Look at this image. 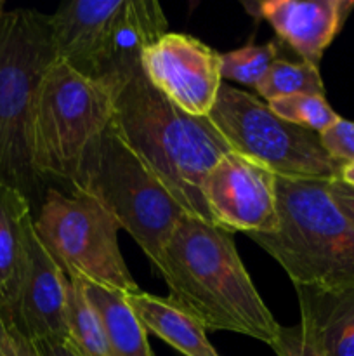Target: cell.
Wrapping results in <instances>:
<instances>
[{
  "label": "cell",
  "instance_id": "cell-1",
  "mask_svg": "<svg viewBox=\"0 0 354 356\" xmlns=\"http://www.w3.org/2000/svg\"><path fill=\"white\" fill-rule=\"evenodd\" d=\"M155 268L169 287L167 299L205 330H228L271 346L280 323L224 229L186 214L163 245Z\"/></svg>",
  "mask_w": 354,
  "mask_h": 356
},
{
  "label": "cell",
  "instance_id": "cell-14",
  "mask_svg": "<svg viewBox=\"0 0 354 356\" xmlns=\"http://www.w3.org/2000/svg\"><path fill=\"white\" fill-rule=\"evenodd\" d=\"M124 0H75L51 14L59 61L87 79H96L104 42Z\"/></svg>",
  "mask_w": 354,
  "mask_h": 356
},
{
  "label": "cell",
  "instance_id": "cell-9",
  "mask_svg": "<svg viewBox=\"0 0 354 356\" xmlns=\"http://www.w3.org/2000/svg\"><path fill=\"white\" fill-rule=\"evenodd\" d=\"M144 79L174 106L191 117H207L222 87L221 54L186 33H169L141 56Z\"/></svg>",
  "mask_w": 354,
  "mask_h": 356
},
{
  "label": "cell",
  "instance_id": "cell-15",
  "mask_svg": "<svg viewBox=\"0 0 354 356\" xmlns=\"http://www.w3.org/2000/svg\"><path fill=\"white\" fill-rule=\"evenodd\" d=\"M301 325L323 356H354V282L297 285Z\"/></svg>",
  "mask_w": 354,
  "mask_h": 356
},
{
  "label": "cell",
  "instance_id": "cell-11",
  "mask_svg": "<svg viewBox=\"0 0 354 356\" xmlns=\"http://www.w3.org/2000/svg\"><path fill=\"white\" fill-rule=\"evenodd\" d=\"M66 285L68 275L42 245L31 221L16 285L0 308L9 329L31 343L68 337Z\"/></svg>",
  "mask_w": 354,
  "mask_h": 356
},
{
  "label": "cell",
  "instance_id": "cell-2",
  "mask_svg": "<svg viewBox=\"0 0 354 356\" xmlns=\"http://www.w3.org/2000/svg\"><path fill=\"white\" fill-rule=\"evenodd\" d=\"M113 124L180 209L214 225L203 181L215 162L233 149L210 120L174 106L141 72L115 94Z\"/></svg>",
  "mask_w": 354,
  "mask_h": 356
},
{
  "label": "cell",
  "instance_id": "cell-26",
  "mask_svg": "<svg viewBox=\"0 0 354 356\" xmlns=\"http://www.w3.org/2000/svg\"><path fill=\"white\" fill-rule=\"evenodd\" d=\"M37 346L38 353L42 356H83L75 348V344L68 339V337H61V339H45L33 343Z\"/></svg>",
  "mask_w": 354,
  "mask_h": 356
},
{
  "label": "cell",
  "instance_id": "cell-6",
  "mask_svg": "<svg viewBox=\"0 0 354 356\" xmlns=\"http://www.w3.org/2000/svg\"><path fill=\"white\" fill-rule=\"evenodd\" d=\"M113 115V90L56 59L38 86L30 115L28 145L35 172L71 184L87 148Z\"/></svg>",
  "mask_w": 354,
  "mask_h": 356
},
{
  "label": "cell",
  "instance_id": "cell-3",
  "mask_svg": "<svg viewBox=\"0 0 354 356\" xmlns=\"http://www.w3.org/2000/svg\"><path fill=\"white\" fill-rule=\"evenodd\" d=\"M328 183L276 177L280 226L248 235L294 287L354 282V225L333 202Z\"/></svg>",
  "mask_w": 354,
  "mask_h": 356
},
{
  "label": "cell",
  "instance_id": "cell-24",
  "mask_svg": "<svg viewBox=\"0 0 354 356\" xmlns=\"http://www.w3.org/2000/svg\"><path fill=\"white\" fill-rule=\"evenodd\" d=\"M271 348L276 356H323L311 343L301 323L290 327L280 325Z\"/></svg>",
  "mask_w": 354,
  "mask_h": 356
},
{
  "label": "cell",
  "instance_id": "cell-17",
  "mask_svg": "<svg viewBox=\"0 0 354 356\" xmlns=\"http://www.w3.org/2000/svg\"><path fill=\"white\" fill-rule=\"evenodd\" d=\"M80 280L90 305L103 322L108 356H153L148 332L128 305L127 294L82 277Z\"/></svg>",
  "mask_w": 354,
  "mask_h": 356
},
{
  "label": "cell",
  "instance_id": "cell-23",
  "mask_svg": "<svg viewBox=\"0 0 354 356\" xmlns=\"http://www.w3.org/2000/svg\"><path fill=\"white\" fill-rule=\"evenodd\" d=\"M325 152L340 165L354 162V122L340 117L332 127L319 134Z\"/></svg>",
  "mask_w": 354,
  "mask_h": 356
},
{
  "label": "cell",
  "instance_id": "cell-16",
  "mask_svg": "<svg viewBox=\"0 0 354 356\" xmlns=\"http://www.w3.org/2000/svg\"><path fill=\"white\" fill-rule=\"evenodd\" d=\"M127 301L146 332L155 334L184 356H221L212 346L207 330L169 299L148 292L127 294Z\"/></svg>",
  "mask_w": 354,
  "mask_h": 356
},
{
  "label": "cell",
  "instance_id": "cell-7",
  "mask_svg": "<svg viewBox=\"0 0 354 356\" xmlns=\"http://www.w3.org/2000/svg\"><path fill=\"white\" fill-rule=\"evenodd\" d=\"M207 118L233 152L276 177L339 179L342 165L325 152L319 134L281 120L253 94L222 83Z\"/></svg>",
  "mask_w": 354,
  "mask_h": 356
},
{
  "label": "cell",
  "instance_id": "cell-25",
  "mask_svg": "<svg viewBox=\"0 0 354 356\" xmlns=\"http://www.w3.org/2000/svg\"><path fill=\"white\" fill-rule=\"evenodd\" d=\"M330 195H332L333 202L337 207L344 212L347 219L354 225V188L347 186L340 179H333L328 183Z\"/></svg>",
  "mask_w": 354,
  "mask_h": 356
},
{
  "label": "cell",
  "instance_id": "cell-13",
  "mask_svg": "<svg viewBox=\"0 0 354 356\" xmlns=\"http://www.w3.org/2000/svg\"><path fill=\"white\" fill-rule=\"evenodd\" d=\"M353 10L354 0H266L259 3L260 16L278 37L302 61L318 68L325 51Z\"/></svg>",
  "mask_w": 354,
  "mask_h": 356
},
{
  "label": "cell",
  "instance_id": "cell-19",
  "mask_svg": "<svg viewBox=\"0 0 354 356\" xmlns=\"http://www.w3.org/2000/svg\"><path fill=\"white\" fill-rule=\"evenodd\" d=\"M68 275V285H66L68 339L83 356H108L106 336L99 313L90 305L78 275Z\"/></svg>",
  "mask_w": 354,
  "mask_h": 356
},
{
  "label": "cell",
  "instance_id": "cell-27",
  "mask_svg": "<svg viewBox=\"0 0 354 356\" xmlns=\"http://www.w3.org/2000/svg\"><path fill=\"white\" fill-rule=\"evenodd\" d=\"M10 332H12V348L7 356H42L31 341H28L14 329H10Z\"/></svg>",
  "mask_w": 354,
  "mask_h": 356
},
{
  "label": "cell",
  "instance_id": "cell-4",
  "mask_svg": "<svg viewBox=\"0 0 354 356\" xmlns=\"http://www.w3.org/2000/svg\"><path fill=\"white\" fill-rule=\"evenodd\" d=\"M58 59L51 14L31 9L0 13V184L30 200L42 177L31 165L28 127L38 86Z\"/></svg>",
  "mask_w": 354,
  "mask_h": 356
},
{
  "label": "cell",
  "instance_id": "cell-29",
  "mask_svg": "<svg viewBox=\"0 0 354 356\" xmlns=\"http://www.w3.org/2000/svg\"><path fill=\"white\" fill-rule=\"evenodd\" d=\"M339 179L342 183H346L347 186L354 188V162L353 163H347V165H342L339 174Z\"/></svg>",
  "mask_w": 354,
  "mask_h": 356
},
{
  "label": "cell",
  "instance_id": "cell-10",
  "mask_svg": "<svg viewBox=\"0 0 354 356\" xmlns=\"http://www.w3.org/2000/svg\"><path fill=\"white\" fill-rule=\"evenodd\" d=\"M212 222L226 233H273L280 226L276 176L239 153L215 162L203 181Z\"/></svg>",
  "mask_w": 354,
  "mask_h": 356
},
{
  "label": "cell",
  "instance_id": "cell-8",
  "mask_svg": "<svg viewBox=\"0 0 354 356\" xmlns=\"http://www.w3.org/2000/svg\"><path fill=\"white\" fill-rule=\"evenodd\" d=\"M33 226L42 245L66 273L124 294L141 291L118 247L120 225L92 197L47 190Z\"/></svg>",
  "mask_w": 354,
  "mask_h": 356
},
{
  "label": "cell",
  "instance_id": "cell-22",
  "mask_svg": "<svg viewBox=\"0 0 354 356\" xmlns=\"http://www.w3.org/2000/svg\"><path fill=\"white\" fill-rule=\"evenodd\" d=\"M276 59L278 47L274 42H267L264 45H245L236 51L226 52L221 54L222 79L245 83L255 89Z\"/></svg>",
  "mask_w": 354,
  "mask_h": 356
},
{
  "label": "cell",
  "instance_id": "cell-28",
  "mask_svg": "<svg viewBox=\"0 0 354 356\" xmlns=\"http://www.w3.org/2000/svg\"><path fill=\"white\" fill-rule=\"evenodd\" d=\"M10 348H12V332H10L9 325H7L6 318L0 312V356L9 355Z\"/></svg>",
  "mask_w": 354,
  "mask_h": 356
},
{
  "label": "cell",
  "instance_id": "cell-5",
  "mask_svg": "<svg viewBox=\"0 0 354 356\" xmlns=\"http://www.w3.org/2000/svg\"><path fill=\"white\" fill-rule=\"evenodd\" d=\"M71 186L99 202L153 266L177 222L186 216L121 139L113 120L90 143Z\"/></svg>",
  "mask_w": 354,
  "mask_h": 356
},
{
  "label": "cell",
  "instance_id": "cell-21",
  "mask_svg": "<svg viewBox=\"0 0 354 356\" xmlns=\"http://www.w3.org/2000/svg\"><path fill=\"white\" fill-rule=\"evenodd\" d=\"M267 104L281 120L290 122V124L307 129L316 134H321L340 118L337 111L326 103L325 96L301 94V96L278 97Z\"/></svg>",
  "mask_w": 354,
  "mask_h": 356
},
{
  "label": "cell",
  "instance_id": "cell-12",
  "mask_svg": "<svg viewBox=\"0 0 354 356\" xmlns=\"http://www.w3.org/2000/svg\"><path fill=\"white\" fill-rule=\"evenodd\" d=\"M167 17L156 0H124L104 42L94 82L115 94L141 73L144 49L167 33Z\"/></svg>",
  "mask_w": 354,
  "mask_h": 356
},
{
  "label": "cell",
  "instance_id": "cell-18",
  "mask_svg": "<svg viewBox=\"0 0 354 356\" xmlns=\"http://www.w3.org/2000/svg\"><path fill=\"white\" fill-rule=\"evenodd\" d=\"M31 221L30 200L16 188L0 184V308L16 285Z\"/></svg>",
  "mask_w": 354,
  "mask_h": 356
},
{
  "label": "cell",
  "instance_id": "cell-20",
  "mask_svg": "<svg viewBox=\"0 0 354 356\" xmlns=\"http://www.w3.org/2000/svg\"><path fill=\"white\" fill-rule=\"evenodd\" d=\"M266 103L288 96H325V86L318 66L309 63H292L276 59L255 87Z\"/></svg>",
  "mask_w": 354,
  "mask_h": 356
}]
</instances>
